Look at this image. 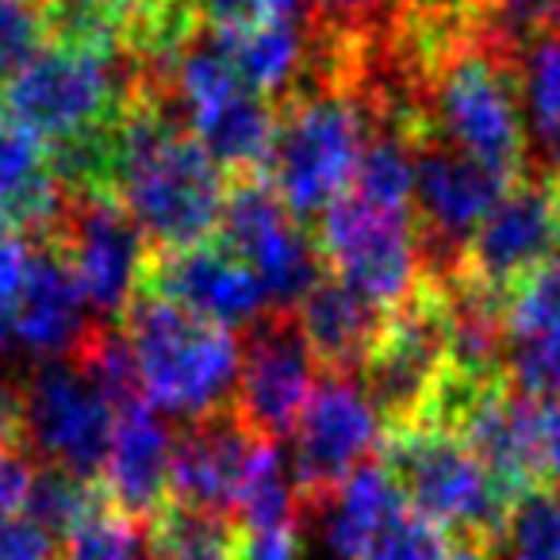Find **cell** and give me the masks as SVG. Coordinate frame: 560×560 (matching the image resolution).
Listing matches in <instances>:
<instances>
[{"mask_svg": "<svg viewBox=\"0 0 560 560\" xmlns=\"http://www.w3.org/2000/svg\"><path fill=\"white\" fill-rule=\"evenodd\" d=\"M112 200L158 249L200 246L219 231L223 170L170 108L139 96L116 124Z\"/></svg>", "mask_w": 560, "mask_h": 560, "instance_id": "obj_1", "label": "cell"}, {"mask_svg": "<svg viewBox=\"0 0 560 560\" xmlns=\"http://www.w3.org/2000/svg\"><path fill=\"white\" fill-rule=\"evenodd\" d=\"M427 139L460 150L506 185L537 177L518 96V58L468 35L438 55L422 81Z\"/></svg>", "mask_w": 560, "mask_h": 560, "instance_id": "obj_2", "label": "cell"}, {"mask_svg": "<svg viewBox=\"0 0 560 560\" xmlns=\"http://www.w3.org/2000/svg\"><path fill=\"white\" fill-rule=\"evenodd\" d=\"M135 381L154 411L203 422L234 407L242 342L185 307L142 292L124 315Z\"/></svg>", "mask_w": 560, "mask_h": 560, "instance_id": "obj_3", "label": "cell"}, {"mask_svg": "<svg viewBox=\"0 0 560 560\" xmlns=\"http://www.w3.org/2000/svg\"><path fill=\"white\" fill-rule=\"evenodd\" d=\"M365 135L369 112L350 81L307 78L277 108L265 180L292 215H323L353 185Z\"/></svg>", "mask_w": 560, "mask_h": 560, "instance_id": "obj_4", "label": "cell"}, {"mask_svg": "<svg viewBox=\"0 0 560 560\" xmlns=\"http://www.w3.org/2000/svg\"><path fill=\"white\" fill-rule=\"evenodd\" d=\"M139 96L142 73L131 55H96L47 43L0 85V116L55 147L119 124Z\"/></svg>", "mask_w": 560, "mask_h": 560, "instance_id": "obj_5", "label": "cell"}, {"mask_svg": "<svg viewBox=\"0 0 560 560\" xmlns=\"http://www.w3.org/2000/svg\"><path fill=\"white\" fill-rule=\"evenodd\" d=\"M381 465L419 518L476 541H499L514 499L457 434L438 427H399L384 434Z\"/></svg>", "mask_w": 560, "mask_h": 560, "instance_id": "obj_6", "label": "cell"}, {"mask_svg": "<svg viewBox=\"0 0 560 560\" xmlns=\"http://www.w3.org/2000/svg\"><path fill=\"white\" fill-rule=\"evenodd\" d=\"M450 369V319L442 284H422L384 315V330L361 365V384L384 427H415Z\"/></svg>", "mask_w": 560, "mask_h": 560, "instance_id": "obj_7", "label": "cell"}, {"mask_svg": "<svg viewBox=\"0 0 560 560\" xmlns=\"http://www.w3.org/2000/svg\"><path fill=\"white\" fill-rule=\"evenodd\" d=\"M116 434V407L70 358L47 361L20 384V442L32 460L101 483Z\"/></svg>", "mask_w": 560, "mask_h": 560, "instance_id": "obj_8", "label": "cell"}, {"mask_svg": "<svg viewBox=\"0 0 560 560\" xmlns=\"http://www.w3.org/2000/svg\"><path fill=\"white\" fill-rule=\"evenodd\" d=\"M315 246L323 265H330V277L373 300L381 312L404 304L422 284V249L411 211L373 208L350 192L319 215Z\"/></svg>", "mask_w": 560, "mask_h": 560, "instance_id": "obj_9", "label": "cell"}, {"mask_svg": "<svg viewBox=\"0 0 560 560\" xmlns=\"http://www.w3.org/2000/svg\"><path fill=\"white\" fill-rule=\"evenodd\" d=\"M506 180L438 139L419 142L411 223L422 249V277L445 280L465 269V249L506 196Z\"/></svg>", "mask_w": 560, "mask_h": 560, "instance_id": "obj_10", "label": "cell"}, {"mask_svg": "<svg viewBox=\"0 0 560 560\" xmlns=\"http://www.w3.org/2000/svg\"><path fill=\"white\" fill-rule=\"evenodd\" d=\"M215 234L261 280L269 312H296L300 300L323 280L315 238L261 177H238V185L226 188Z\"/></svg>", "mask_w": 560, "mask_h": 560, "instance_id": "obj_11", "label": "cell"}, {"mask_svg": "<svg viewBox=\"0 0 560 560\" xmlns=\"http://www.w3.org/2000/svg\"><path fill=\"white\" fill-rule=\"evenodd\" d=\"M50 246L78 277L96 323L124 319L147 284V234L112 196H70Z\"/></svg>", "mask_w": 560, "mask_h": 560, "instance_id": "obj_12", "label": "cell"}, {"mask_svg": "<svg viewBox=\"0 0 560 560\" xmlns=\"http://www.w3.org/2000/svg\"><path fill=\"white\" fill-rule=\"evenodd\" d=\"M384 434L388 427L369 399L361 373H323L292 427V468L304 506L369 465L373 453H381Z\"/></svg>", "mask_w": 560, "mask_h": 560, "instance_id": "obj_13", "label": "cell"}, {"mask_svg": "<svg viewBox=\"0 0 560 560\" xmlns=\"http://www.w3.org/2000/svg\"><path fill=\"white\" fill-rule=\"evenodd\" d=\"M315 392V358L292 312H265L246 327L234 407L238 422L257 438L292 434L300 411Z\"/></svg>", "mask_w": 560, "mask_h": 560, "instance_id": "obj_14", "label": "cell"}, {"mask_svg": "<svg viewBox=\"0 0 560 560\" xmlns=\"http://www.w3.org/2000/svg\"><path fill=\"white\" fill-rule=\"evenodd\" d=\"M560 254V196L545 173L506 188L465 249V272L511 296L522 280Z\"/></svg>", "mask_w": 560, "mask_h": 560, "instance_id": "obj_15", "label": "cell"}, {"mask_svg": "<svg viewBox=\"0 0 560 560\" xmlns=\"http://www.w3.org/2000/svg\"><path fill=\"white\" fill-rule=\"evenodd\" d=\"M142 292L170 300V304L185 307L188 315L215 323L223 330L254 327L269 312L261 280L223 242H200V246L185 249H154Z\"/></svg>", "mask_w": 560, "mask_h": 560, "instance_id": "obj_16", "label": "cell"}, {"mask_svg": "<svg viewBox=\"0 0 560 560\" xmlns=\"http://www.w3.org/2000/svg\"><path fill=\"white\" fill-rule=\"evenodd\" d=\"M265 442L269 438L246 430L234 411L188 422L180 442L173 445L170 499L180 506H196V511L226 514L234 522V506Z\"/></svg>", "mask_w": 560, "mask_h": 560, "instance_id": "obj_17", "label": "cell"}, {"mask_svg": "<svg viewBox=\"0 0 560 560\" xmlns=\"http://www.w3.org/2000/svg\"><path fill=\"white\" fill-rule=\"evenodd\" d=\"M506 381L529 399L560 396V254L506 296Z\"/></svg>", "mask_w": 560, "mask_h": 560, "instance_id": "obj_18", "label": "cell"}, {"mask_svg": "<svg viewBox=\"0 0 560 560\" xmlns=\"http://www.w3.org/2000/svg\"><path fill=\"white\" fill-rule=\"evenodd\" d=\"M173 434L147 399L119 407L116 434L104 460L101 488L131 518H154L170 499V468H173Z\"/></svg>", "mask_w": 560, "mask_h": 560, "instance_id": "obj_19", "label": "cell"}, {"mask_svg": "<svg viewBox=\"0 0 560 560\" xmlns=\"http://www.w3.org/2000/svg\"><path fill=\"white\" fill-rule=\"evenodd\" d=\"M12 335L20 346L43 358H70L73 346L89 335L93 323L85 319L89 304L78 277L50 242H32V265H27L24 289L9 307Z\"/></svg>", "mask_w": 560, "mask_h": 560, "instance_id": "obj_20", "label": "cell"}, {"mask_svg": "<svg viewBox=\"0 0 560 560\" xmlns=\"http://www.w3.org/2000/svg\"><path fill=\"white\" fill-rule=\"evenodd\" d=\"M292 315H296L300 335H304L315 365H323V373H361L388 312H381L361 292L346 289L338 277L323 272V280L300 300Z\"/></svg>", "mask_w": 560, "mask_h": 560, "instance_id": "obj_21", "label": "cell"}, {"mask_svg": "<svg viewBox=\"0 0 560 560\" xmlns=\"http://www.w3.org/2000/svg\"><path fill=\"white\" fill-rule=\"evenodd\" d=\"M180 124L192 131L203 154L223 173L254 177L269 162L272 135H277V104L249 93L246 85H231L188 108Z\"/></svg>", "mask_w": 560, "mask_h": 560, "instance_id": "obj_22", "label": "cell"}, {"mask_svg": "<svg viewBox=\"0 0 560 560\" xmlns=\"http://www.w3.org/2000/svg\"><path fill=\"white\" fill-rule=\"evenodd\" d=\"M70 192L50 170V150L32 131L0 116V211L32 242H47L62 223Z\"/></svg>", "mask_w": 560, "mask_h": 560, "instance_id": "obj_23", "label": "cell"}, {"mask_svg": "<svg viewBox=\"0 0 560 560\" xmlns=\"http://www.w3.org/2000/svg\"><path fill=\"white\" fill-rule=\"evenodd\" d=\"M404 511V491L396 488V480L381 460L361 465L330 495L304 506V514L319 518L323 545L335 560H361L369 545L381 537V529Z\"/></svg>", "mask_w": 560, "mask_h": 560, "instance_id": "obj_24", "label": "cell"}, {"mask_svg": "<svg viewBox=\"0 0 560 560\" xmlns=\"http://www.w3.org/2000/svg\"><path fill=\"white\" fill-rule=\"evenodd\" d=\"M208 32V27H203ZM234 78L265 101H289L307 78L312 39L292 24H254L242 32H211Z\"/></svg>", "mask_w": 560, "mask_h": 560, "instance_id": "obj_25", "label": "cell"}, {"mask_svg": "<svg viewBox=\"0 0 560 560\" xmlns=\"http://www.w3.org/2000/svg\"><path fill=\"white\" fill-rule=\"evenodd\" d=\"M518 96L529 158H541L549 177L560 165V27L537 35L518 55Z\"/></svg>", "mask_w": 560, "mask_h": 560, "instance_id": "obj_26", "label": "cell"}, {"mask_svg": "<svg viewBox=\"0 0 560 560\" xmlns=\"http://www.w3.org/2000/svg\"><path fill=\"white\" fill-rule=\"evenodd\" d=\"M150 560H234L238 526L226 514L196 511L165 499L147 526Z\"/></svg>", "mask_w": 560, "mask_h": 560, "instance_id": "obj_27", "label": "cell"}, {"mask_svg": "<svg viewBox=\"0 0 560 560\" xmlns=\"http://www.w3.org/2000/svg\"><path fill=\"white\" fill-rule=\"evenodd\" d=\"M361 560H495V545L450 534L407 506L381 529Z\"/></svg>", "mask_w": 560, "mask_h": 560, "instance_id": "obj_28", "label": "cell"}, {"mask_svg": "<svg viewBox=\"0 0 560 560\" xmlns=\"http://www.w3.org/2000/svg\"><path fill=\"white\" fill-rule=\"evenodd\" d=\"M495 552H506V560H560V491H522L506 511Z\"/></svg>", "mask_w": 560, "mask_h": 560, "instance_id": "obj_29", "label": "cell"}, {"mask_svg": "<svg viewBox=\"0 0 560 560\" xmlns=\"http://www.w3.org/2000/svg\"><path fill=\"white\" fill-rule=\"evenodd\" d=\"M104 499L108 495L96 480H81V476H70L62 468H43L32 480L24 514L39 522L43 529H50L58 541H66V534L78 529Z\"/></svg>", "mask_w": 560, "mask_h": 560, "instance_id": "obj_30", "label": "cell"}, {"mask_svg": "<svg viewBox=\"0 0 560 560\" xmlns=\"http://www.w3.org/2000/svg\"><path fill=\"white\" fill-rule=\"evenodd\" d=\"M62 560H150L147 526L104 499L62 541Z\"/></svg>", "mask_w": 560, "mask_h": 560, "instance_id": "obj_31", "label": "cell"}, {"mask_svg": "<svg viewBox=\"0 0 560 560\" xmlns=\"http://www.w3.org/2000/svg\"><path fill=\"white\" fill-rule=\"evenodd\" d=\"M476 35L518 58L537 35L560 27V0H472Z\"/></svg>", "mask_w": 560, "mask_h": 560, "instance_id": "obj_32", "label": "cell"}, {"mask_svg": "<svg viewBox=\"0 0 560 560\" xmlns=\"http://www.w3.org/2000/svg\"><path fill=\"white\" fill-rule=\"evenodd\" d=\"M399 0H307V35L327 43H369L396 27Z\"/></svg>", "mask_w": 560, "mask_h": 560, "instance_id": "obj_33", "label": "cell"}, {"mask_svg": "<svg viewBox=\"0 0 560 560\" xmlns=\"http://www.w3.org/2000/svg\"><path fill=\"white\" fill-rule=\"evenodd\" d=\"M50 43L43 0H0V85Z\"/></svg>", "mask_w": 560, "mask_h": 560, "instance_id": "obj_34", "label": "cell"}, {"mask_svg": "<svg viewBox=\"0 0 560 560\" xmlns=\"http://www.w3.org/2000/svg\"><path fill=\"white\" fill-rule=\"evenodd\" d=\"M0 560H62V541L27 514L0 518Z\"/></svg>", "mask_w": 560, "mask_h": 560, "instance_id": "obj_35", "label": "cell"}, {"mask_svg": "<svg viewBox=\"0 0 560 560\" xmlns=\"http://www.w3.org/2000/svg\"><path fill=\"white\" fill-rule=\"evenodd\" d=\"M234 560H304V545H300V522H289V526L238 529V541H234Z\"/></svg>", "mask_w": 560, "mask_h": 560, "instance_id": "obj_36", "label": "cell"}, {"mask_svg": "<svg viewBox=\"0 0 560 560\" xmlns=\"http://www.w3.org/2000/svg\"><path fill=\"white\" fill-rule=\"evenodd\" d=\"M534 445H537V472L545 488L560 483V396L534 399Z\"/></svg>", "mask_w": 560, "mask_h": 560, "instance_id": "obj_37", "label": "cell"}, {"mask_svg": "<svg viewBox=\"0 0 560 560\" xmlns=\"http://www.w3.org/2000/svg\"><path fill=\"white\" fill-rule=\"evenodd\" d=\"M32 480V453L20 450V445L0 442V518H12L27 503Z\"/></svg>", "mask_w": 560, "mask_h": 560, "instance_id": "obj_38", "label": "cell"}, {"mask_svg": "<svg viewBox=\"0 0 560 560\" xmlns=\"http://www.w3.org/2000/svg\"><path fill=\"white\" fill-rule=\"evenodd\" d=\"M27 265H32V238H27V234L0 242V307H4V312L16 304L20 289H24Z\"/></svg>", "mask_w": 560, "mask_h": 560, "instance_id": "obj_39", "label": "cell"}, {"mask_svg": "<svg viewBox=\"0 0 560 560\" xmlns=\"http://www.w3.org/2000/svg\"><path fill=\"white\" fill-rule=\"evenodd\" d=\"M96 4H104L108 12H116V16L127 24V32H131L139 20H147L154 9H162L165 0H96Z\"/></svg>", "mask_w": 560, "mask_h": 560, "instance_id": "obj_40", "label": "cell"}, {"mask_svg": "<svg viewBox=\"0 0 560 560\" xmlns=\"http://www.w3.org/2000/svg\"><path fill=\"white\" fill-rule=\"evenodd\" d=\"M16 234H24V231H20V226H16V223H12V219H9V215H4V211H0V242H9V238H16Z\"/></svg>", "mask_w": 560, "mask_h": 560, "instance_id": "obj_41", "label": "cell"}, {"mask_svg": "<svg viewBox=\"0 0 560 560\" xmlns=\"http://www.w3.org/2000/svg\"><path fill=\"white\" fill-rule=\"evenodd\" d=\"M9 335H12V323H9V315H4V307H0V358L9 350Z\"/></svg>", "mask_w": 560, "mask_h": 560, "instance_id": "obj_42", "label": "cell"}, {"mask_svg": "<svg viewBox=\"0 0 560 560\" xmlns=\"http://www.w3.org/2000/svg\"><path fill=\"white\" fill-rule=\"evenodd\" d=\"M549 180H552V188H557V196H560V165H557V170L549 173Z\"/></svg>", "mask_w": 560, "mask_h": 560, "instance_id": "obj_43", "label": "cell"}]
</instances>
